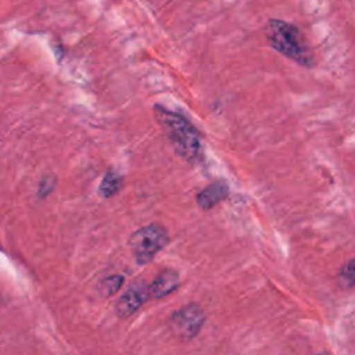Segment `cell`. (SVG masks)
I'll use <instances>...</instances> for the list:
<instances>
[{"mask_svg": "<svg viewBox=\"0 0 355 355\" xmlns=\"http://www.w3.org/2000/svg\"><path fill=\"white\" fill-rule=\"evenodd\" d=\"M154 116L164 129L172 148L182 159L196 164L202 158L201 135L186 116L159 104L154 105Z\"/></svg>", "mask_w": 355, "mask_h": 355, "instance_id": "cell-1", "label": "cell"}, {"mask_svg": "<svg viewBox=\"0 0 355 355\" xmlns=\"http://www.w3.org/2000/svg\"><path fill=\"white\" fill-rule=\"evenodd\" d=\"M265 36L269 46L284 57L302 67H313L315 57L312 49L297 26L282 19H269Z\"/></svg>", "mask_w": 355, "mask_h": 355, "instance_id": "cell-2", "label": "cell"}, {"mask_svg": "<svg viewBox=\"0 0 355 355\" xmlns=\"http://www.w3.org/2000/svg\"><path fill=\"white\" fill-rule=\"evenodd\" d=\"M169 243V233L161 223H150L135 230L129 237V248L137 265L150 263Z\"/></svg>", "mask_w": 355, "mask_h": 355, "instance_id": "cell-3", "label": "cell"}, {"mask_svg": "<svg viewBox=\"0 0 355 355\" xmlns=\"http://www.w3.org/2000/svg\"><path fill=\"white\" fill-rule=\"evenodd\" d=\"M205 322L204 309L196 304L190 302L179 309H176L169 318L171 330L183 340H190L196 337L202 329Z\"/></svg>", "mask_w": 355, "mask_h": 355, "instance_id": "cell-4", "label": "cell"}, {"mask_svg": "<svg viewBox=\"0 0 355 355\" xmlns=\"http://www.w3.org/2000/svg\"><path fill=\"white\" fill-rule=\"evenodd\" d=\"M148 300V291L146 284L129 286L115 304V313L119 319H126L139 311Z\"/></svg>", "mask_w": 355, "mask_h": 355, "instance_id": "cell-5", "label": "cell"}, {"mask_svg": "<svg viewBox=\"0 0 355 355\" xmlns=\"http://www.w3.org/2000/svg\"><path fill=\"white\" fill-rule=\"evenodd\" d=\"M179 284H180L179 273L175 269H164L154 277V280L150 284H147L148 298H153V300L165 298L171 295L173 291H176Z\"/></svg>", "mask_w": 355, "mask_h": 355, "instance_id": "cell-6", "label": "cell"}, {"mask_svg": "<svg viewBox=\"0 0 355 355\" xmlns=\"http://www.w3.org/2000/svg\"><path fill=\"white\" fill-rule=\"evenodd\" d=\"M229 196V186L223 180H215L209 184H207L196 197L197 205L208 211L214 207H216L219 202H222Z\"/></svg>", "mask_w": 355, "mask_h": 355, "instance_id": "cell-7", "label": "cell"}, {"mask_svg": "<svg viewBox=\"0 0 355 355\" xmlns=\"http://www.w3.org/2000/svg\"><path fill=\"white\" fill-rule=\"evenodd\" d=\"M122 176L114 171L110 169L107 171V173L103 176L100 184H98V196L101 198H110L112 196H115L122 186Z\"/></svg>", "mask_w": 355, "mask_h": 355, "instance_id": "cell-8", "label": "cell"}, {"mask_svg": "<svg viewBox=\"0 0 355 355\" xmlns=\"http://www.w3.org/2000/svg\"><path fill=\"white\" fill-rule=\"evenodd\" d=\"M123 276L122 275H111L107 276L105 279H103L98 284V291L103 297H111L114 294H116L122 284H123Z\"/></svg>", "mask_w": 355, "mask_h": 355, "instance_id": "cell-9", "label": "cell"}, {"mask_svg": "<svg viewBox=\"0 0 355 355\" xmlns=\"http://www.w3.org/2000/svg\"><path fill=\"white\" fill-rule=\"evenodd\" d=\"M355 282V275H354V259H349L340 270L338 273V283L343 288H352Z\"/></svg>", "mask_w": 355, "mask_h": 355, "instance_id": "cell-10", "label": "cell"}]
</instances>
